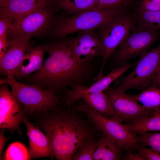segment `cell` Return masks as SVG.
Wrapping results in <instances>:
<instances>
[{"instance_id":"6da1fadb","label":"cell","mask_w":160,"mask_h":160,"mask_svg":"<svg viewBox=\"0 0 160 160\" xmlns=\"http://www.w3.org/2000/svg\"><path fill=\"white\" fill-rule=\"evenodd\" d=\"M80 112L59 106L28 118L44 132L57 160H73L84 141L100 135V131Z\"/></svg>"},{"instance_id":"7a4b0ae2","label":"cell","mask_w":160,"mask_h":160,"mask_svg":"<svg viewBox=\"0 0 160 160\" xmlns=\"http://www.w3.org/2000/svg\"><path fill=\"white\" fill-rule=\"evenodd\" d=\"M47 46L48 56L41 69L28 77L31 84L57 92L80 84L89 71V63L78 61L67 40Z\"/></svg>"},{"instance_id":"3957f363","label":"cell","mask_w":160,"mask_h":160,"mask_svg":"<svg viewBox=\"0 0 160 160\" xmlns=\"http://www.w3.org/2000/svg\"><path fill=\"white\" fill-rule=\"evenodd\" d=\"M1 78L0 82L8 84L12 94L23 107L27 118L37 113L55 109L59 106L61 97L57 91L44 89L36 85L22 84L18 82L13 76Z\"/></svg>"},{"instance_id":"277c9868","label":"cell","mask_w":160,"mask_h":160,"mask_svg":"<svg viewBox=\"0 0 160 160\" xmlns=\"http://www.w3.org/2000/svg\"><path fill=\"white\" fill-rule=\"evenodd\" d=\"M124 12L120 9L84 11L71 17H65L57 21L52 31L58 39L78 31L93 30L115 16Z\"/></svg>"},{"instance_id":"5b68a950","label":"cell","mask_w":160,"mask_h":160,"mask_svg":"<svg viewBox=\"0 0 160 160\" xmlns=\"http://www.w3.org/2000/svg\"><path fill=\"white\" fill-rule=\"evenodd\" d=\"M74 109L84 113L102 133L113 140L124 151L136 150L140 143L137 135L131 133L124 124L103 115L84 101L77 105Z\"/></svg>"},{"instance_id":"8992f818","label":"cell","mask_w":160,"mask_h":160,"mask_svg":"<svg viewBox=\"0 0 160 160\" xmlns=\"http://www.w3.org/2000/svg\"><path fill=\"white\" fill-rule=\"evenodd\" d=\"M160 65V44L155 48L142 53L134 70L121 76L116 87L125 92L133 89L144 90L151 85L152 81Z\"/></svg>"},{"instance_id":"52a82bcc","label":"cell","mask_w":160,"mask_h":160,"mask_svg":"<svg viewBox=\"0 0 160 160\" xmlns=\"http://www.w3.org/2000/svg\"><path fill=\"white\" fill-rule=\"evenodd\" d=\"M53 20V12L49 6L13 18L7 31V40H30L47 32Z\"/></svg>"},{"instance_id":"ba28073f","label":"cell","mask_w":160,"mask_h":160,"mask_svg":"<svg viewBox=\"0 0 160 160\" xmlns=\"http://www.w3.org/2000/svg\"><path fill=\"white\" fill-rule=\"evenodd\" d=\"M134 17L124 12L113 17L99 27L103 48L102 64L99 75H102L103 68L116 48L129 35L134 28Z\"/></svg>"},{"instance_id":"9c48e42d","label":"cell","mask_w":160,"mask_h":160,"mask_svg":"<svg viewBox=\"0 0 160 160\" xmlns=\"http://www.w3.org/2000/svg\"><path fill=\"white\" fill-rule=\"evenodd\" d=\"M112 101L114 113L112 118L126 123L151 116L154 111L147 109L129 94L109 86L104 91Z\"/></svg>"},{"instance_id":"30bf717a","label":"cell","mask_w":160,"mask_h":160,"mask_svg":"<svg viewBox=\"0 0 160 160\" xmlns=\"http://www.w3.org/2000/svg\"><path fill=\"white\" fill-rule=\"evenodd\" d=\"M133 30L115 53V60L120 65L148 50L159 37L158 31L138 27Z\"/></svg>"},{"instance_id":"8fae6325","label":"cell","mask_w":160,"mask_h":160,"mask_svg":"<svg viewBox=\"0 0 160 160\" xmlns=\"http://www.w3.org/2000/svg\"><path fill=\"white\" fill-rule=\"evenodd\" d=\"M6 83L0 82V127L21 135L20 124L27 117L23 107L8 89Z\"/></svg>"},{"instance_id":"7c38bea8","label":"cell","mask_w":160,"mask_h":160,"mask_svg":"<svg viewBox=\"0 0 160 160\" xmlns=\"http://www.w3.org/2000/svg\"><path fill=\"white\" fill-rule=\"evenodd\" d=\"M67 41L75 57L80 62L89 63L95 57H103L101 37L93 30L81 31L77 36Z\"/></svg>"},{"instance_id":"4fadbf2b","label":"cell","mask_w":160,"mask_h":160,"mask_svg":"<svg viewBox=\"0 0 160 160\" xmlns=\"http://www.w3.org/2000/svg\"><path fill=\"white\" fill-rule=\"evenodd\" d=\"M30 40H7V50L0 58V72L7 76H13L24 59L30 47Z\"/></svg>"},{"instance_id":"5bb4252c","label":"cell","mask_w":160,"mask_h":160,"mask_svg":"<svg viewBox=\"0 0 160 160\" xmlns=\"http://www.w3.org/2000/svg\"><path fill=\"white\" fill-rule=\"evenodd\" d=\"M29 141V159L55 156L49 140L39 127L29 122L27 117L23 119Z\"/></svg>"},{"instance_id":"9a60e30c","label":"cell","mask_w":160,"mask_h":160,"mask_svg":"<svg viewBox=\"0 0 160 160\" xmlns=\"http://www.w3.org/2000/svg\"><path fill=\"white\" fill-rule=\"evenodd\" d=\"M53 0H9L0 7V17L15 18L49 6Z\"/></svg>"},{"instance_id":"2e32d148","label":"cell","mask_w":160,"mask_h":160,"mask_svg":"<svg viewBox=\"0 0 160 160\" xmlns=\"http://www.w3.org/2000/svg\"><path fill=\"white\" fill-rule=\"evenodd\" d=\"M46 52L47 45L36 47L30 46L13 77L19 79L28 78L39 71L43 66L44 56Z\"/></svg>"},{"instance_id":"e0dca14e","label":"cell","mask_w":160,"mask_h":160,"mask_svg":"<svg viewBox=\"0 0 160 160\" xmlns=\"http://www.w3.org/2000/svg\"><path fill=\"white\" fill-rule=\"evenodd\" d=\"M137 63V62H135L123 64L113 69L105 76H102L98 77L97 81L90 87H88L82 84L79 85L76 92L77 95L81 97L86 94L104 91L112 82L120 77L127 70L135 66Z\"/></svg>"},{"instance_id":"ac0fdd59","label":"cell","mask_w":160,"mask_h":160,"mask_svg":"<svg viewBox=\"0 0 160 160\" xmlns=\"http://www.w3.org/2000/svg\"><path fill=\"white\" fill-rule=\"evenodd\" d=\"M124 151L113 140L102 133L93 155V160L122 159V154Z\"/></svg>"},{"instance_id":"d6986e66","label":"cell","mask_w":160,"mask_h":160,"mask_svg":"<svg viewBox=\"0 0 160 160\" xmlns=\"http://www.w3.org/2000/svg\"><path fill=\"white\" fill-rule=\"evenodd\" d=\"M81 99L91 108L103 115L109 118L113 117V107L110 97L104 91L86 94Z\"/></svg>"},{"instance_id":"ffe728a7","label":"cell","mask_w":160,"mask_h":160,"mask_svg":"<svg viewBox=\"0 0 160 160\" xmlns=\"http://www.w3.org/2000/svg\"><path fill=\"white\" fill-rule=\"evenodd\" d=\"M129 95L147 109L154 112L160 109V87L150 86L139 94Z\"/></svg>"},{"instance_id":"44dd1931","label":"cell","mask_w":160,"mask_h":160,"mask_svg":"<svg viewBox=\"0 0 160 160\" xmlns=\"http://www.w3.org/2000/svg\"><path fill=\"white\" fill-rule=\"evenodd\" d=\"M124 124L131 133L136 135L145 132L159 131H160V116L153 114Z\"/></svg>"},{"instance_id":"7402d4cb","label":"cell","mask_w":160,"mask_h":160,"mask_svg":"<svg viewBox=\"0 0 160 160\" xmlns=\"http://www.w3.org/2000/svg\"><path fill=\"white\" fill-rule=\"evenodd\" d=\"M135 19L138 27L155 31H160V11H148L138 9Z\"/></svg>"},{"instance_id":"603a6c76","label":"cell","mask_w":160,"mask_h":160,"mask_svg":"<svg viewBox=\"0 0 160 160\" xmlns=\"http://www.w3.org/2000/svg\"><path fill=\"white\" fill-rule=\"evenodd\" d=\"M57 6L60 9L73 14L92 9L96 0H57Z\"/></svg>"},{"instance_id":"cb8c5ba5","label":"cell","mask_w":160,"mask_h":160,"mask_svg":"<svg viewBox=\"0 0 160 160\" xmlns=\"http://www.w3.org/2000/svg\"><path fill=\"white\" fill-rule=\"evenodd\" d=\"M99 140L96 137L89 138L80 146L73 158V160H93L94 154Z\"/></svg>"},{"instance_id":"d4e9b609","label":"cell","mask_w":160,"mask_h":160,"mask_svg":"<svg viewBox=\"0 0 160 160\" xmlns=\"http://www.w3.org/2000/svg\"><path fill=\"white\" fill-rule=\"evenodd\" d=\"M3 159L6 160H29L28 151L22 144L18 142L14 143L8 147Z\"/></svg>"},{"instance_id":"484cf974","label":"cell","mask_w":160,"mask_h":160,"mask_svg":"<svg viewBox=\"0 0 160 160\" xmlns=\"http://www.w3.org/2000/svg\"><path fill=\"white\" fill-rule=\"evenodd\" d=\"M133 0H96L94 9H124Z\"/></svg>"},{"instance_id":"4316f807","label":"cell","mask_w":160,"mask_h":160,"mask_svg":"<svg viewBox=\"0 0 160 160\" xmlns=\"http://www.w3.org/2000/svg\"><path fill=\"white\" fill-rule=\"evenodd\" d=\"M140 143L136 150L145 160H160V154L151 148Z\"/></svg>"},{"instance_id":"83f0119b","label":"cell","mask_w":160,"mask_h":160,"mask_svg":"<svg viewBox=\"0 0 160 160\" xmlns=\"http://www.w3.org/2000/svg\"><path fill=\"white\" fill-rule=\"evenodd\" d=\"M138 9L148 11H160V0H141Z\"/></svg>"},{"instance_id":"f1b7e54d","label":"cell","mask_w":160,"mask_h":160,"mask_svg":"<svg viewBox=\"0 0 160 160\" xmlns=\"http://www.w3.org/2000/svg\"><path fill=\"white\" fill-rule=\"evenodd\" d=\"M12 19L10 17H0V36L7 33V31L10 26Z\"/></svg>"},{"instance_id":"f546056e","label":"cell","mask_w":160,"mask_h":160,"mask_svg":"<svg viewBox=\"0 0 160 160\" xmlns=\"http://www.w3.org/2000/svg\"><path fill=\"white\" fill-rule=\"evenodd\" d=\"M7 33L0 36V58L6 52L7 48Z\"/></svg>"},{"instance_id":"4dcf8cb0","label":"cell","mask_w":160,"mask_h":160,"mask_svg":"<svg viewBox=\"0 0 160 160\" xmlns=\"http://www.w3.org/2000/svg\"><path fill=\"white\" fill-rule=\"evenodd\" d=\"M126 155L123 157L122 159L126 160H145L138 153L132 152L131 149L128 150Z\"/></svg>"},{"instance_id":"1f68e13d","label":"cell","mask_w":160,"mask_h":160,"mask_svg":"<svg viewBox=\"0 0 160 160\" xmlns=\"http://www.w3.org/2000/svg\"><path fill=\"white\" fill-rule=\"evenodd\" d=\"M0 133V159H3L2 156V152L4 146L6 142L8 140L9 138L5 137L4 135V129L1 128Z\"/></svg>"},{"instance_id":"d6a6232c","label":"cell","mask_w":160,"mask_h":160,"mask_svg":"<svg viewBox=\"0 0 160 160\" xmlns=\"http://www.w3.org/2000/svg\"><path fill=\"white\" fill-rule=\"evenodd\" d=\"M150 86L160 87V65L153 78Z\"/></svg>"},{"instance_id":"836d02e7","label":"cell","mask_w":160,"mask_h":160,"mask_svg":"<svg viewBox=\"0 0 160 160\" xmlns=\"http://www.w3.org/2000/svg\"><path fill=\"white\" fill-rule=\"evenodd\" d=\"M9 0H0V7L4 5Z\"/></svg>"}]
</instances>
